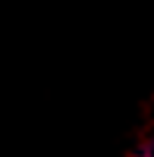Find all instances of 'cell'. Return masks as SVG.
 <instances>
[{"instance_id": "6da1fadb", "label": "cell", "mask_w": 154, "mask_h": 157, "mask_svg": "<svg viewBox=\"0 0 154 157\" xmlns=\"http://www.w3.org/2000/svg\"><path fill=\"white\" fill-rule=\"evenodd\" d=\"M135 157H154V138H151V141H145V145L135 151Z\"/></svg>"}]
</instances>
